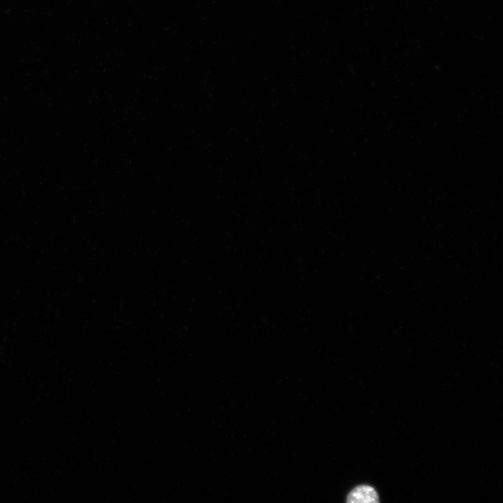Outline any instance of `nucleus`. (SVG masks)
I'll list each match as a JSON object with an SVG mask.
<instances>
[{
	"label": "nucleus",
	"instance_id": "nucleus-1",
	"mask_svg": "<svg viewBox=\"0 0 503 503\" xmlns=\"http://www.w3.org/2000/svg\"><path fill=\"white\" fill-rule=\"evenodd\" d=\"M347 502L349 503H374L379 502V497L372 486L362 485L356 487L349 493Z\"/></svg>",
	"mask_w": 503,
	"mask_h": 503
}]
</instances>
